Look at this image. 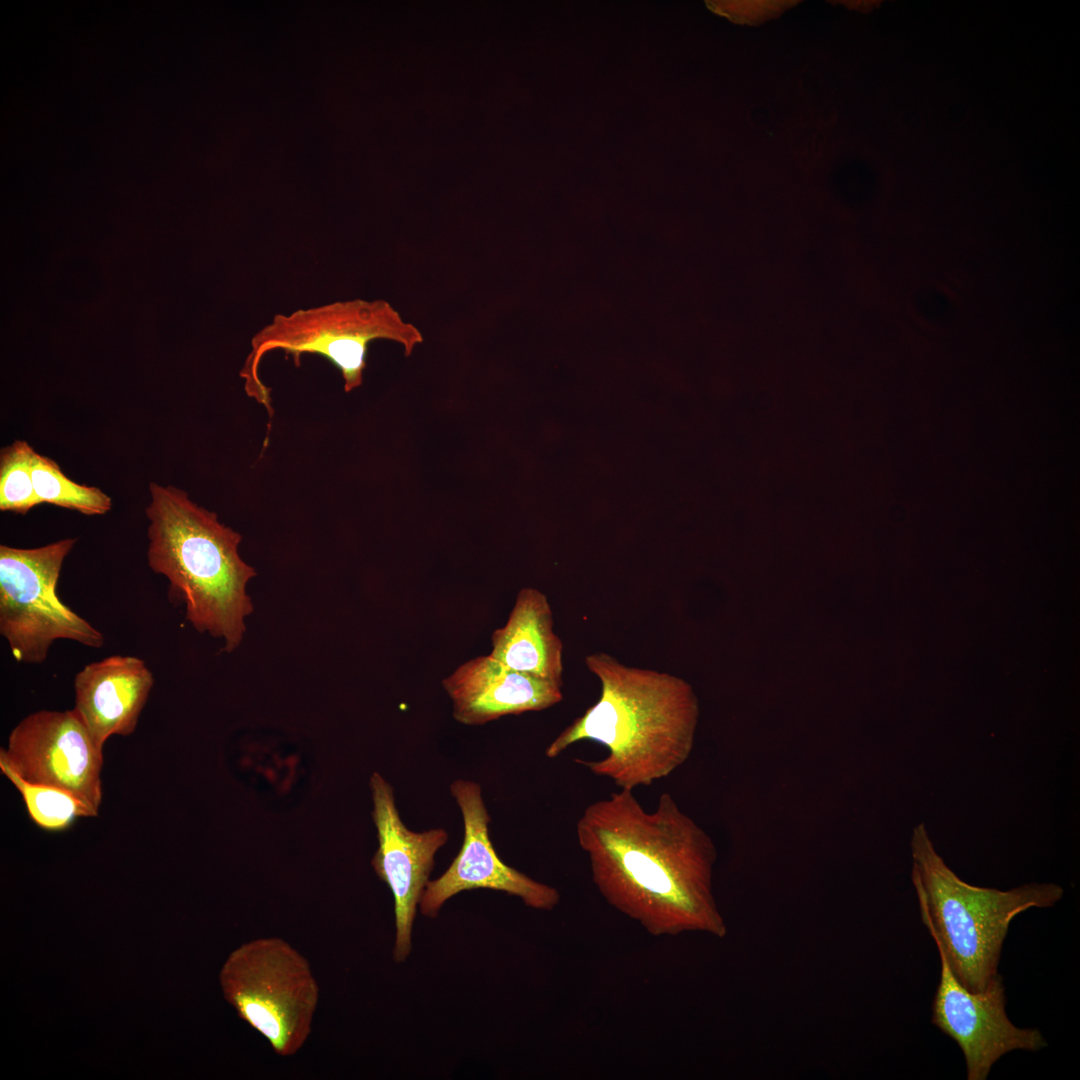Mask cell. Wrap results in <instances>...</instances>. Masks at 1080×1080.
Segmentation results:
<instances>
[{
	"instance_id": "1",
	"label": "cell",
	"mask_w": 1080,
	"mask_h": 1080,
	"mask_svg": "<svg viewBox=\"0 0 1080 1080\" xmlns=\"http://www.w3.org/2000/svg\"><path fill=\"white\" fill-rule=\"evenodd\" d=\"M576 833L600 895L648 934H727L712 891L713 844L669 793L648 811L620 789L589 804Z\"/></svg>"
},
{
	"instance_id": "2",
	"label": "cell",
	"mask_w": 1080,
	"mask_h": 1080,
	"mask_svg": "<svg viewBox=\"0 0 1080 1080\" xmlns=\"http://www.w3.org/2000/svg\"><path fill=\"white\" fill-rule=\"evenodd\" d=\"M584 662L599 681V698L550 743L545 755L554 758L574 743L594 741L607 755L575 761L622 790L669 776L692 749L698 719L692 687L675 675L629 666L605 652L589 654Z\"/></svg>"
},
{
	"instance_id": "3",
	"label": "cell",
	"mask_w": 1080,
	"mask_h": 1080,
	"mask_svg": "<svg viewBox=\"0 0 1080 1080\" xmlns=\"http://www.w3.org/2000/svg\"><path fill=\"white\" fill-rule=\"evenodd\" d=\"M145 509L147 563L169 582V596L185 606L195 630L222 639L232 652L254 608L247 594L255 569L239 554L242 536L182 489L149 484Z\"/></svg>"
},
{
	"instance_id": "4",
	"label": "cell",
	"mask_w": 1080,
	"mask_h": 1080,
	"mask_svg": "<svg viewBox=\"0 0 1080 1080\" xmlns=\"http://www.w3.org/2000/svg\"><path fill=\"white\" fill-rule=\"evenodd\" d=\"M911 854L922 922L956 978L972 992L985 991L998 975L1012 920L1030 908L1053 907L1064 895L1055 883L1005 891L968 884L938 854L924 824L913 830Z\"/></svg>"
},
{
	"instance_id": "5",
	"label": "cell",
	"mask_w": 1080,
	"mask_h": 1080,
	"mask_svg": "<svg viewBox=\"0 0 1080 1080\" xmlns=\"http://www.w3.org/2000/svg\"><path fill=\"white\" fill-rule=\"evenodd\" d=\"M375 340L396 342L409 356L424 339L420 330L385 300L337 301L277 314L251 339L240 371L245 392L273 414L270 389L263 384L259 367L263 357L274 350L291 356L296 366L304 354L326 358L341 373L345 392H351L363 383L368 348Z\"/></svg>"
},
{
	"instance_id": "6",
	"label": "cell",
	"mask_w": 1080,
	"mask_h": 1080,
	"mask_svg": "<svg viewBox=\"0 0 1080 1080\" xmlns=\"http://www.w3.org/2000/svg\"><path fill=\"white\" fill-rule=\"evenodd\" d=\"M219 982L238 1016L273 1051L296 1054L311 1034L319 986L307 959L279 937L244 942L224 962Z\"/></svg>"
},
{
	"instance_id": "7",
	"label": "cell",
	"mask_w": 1080,
	"mask_h": 1080,
	"mask_svg": "<svg viewBox=\"0 0 1080 1080\" xmlns=\"http://www.w3.org/2000/svg\"><path fill=\"white\" fill-rule=\"evenodd\" d=\"M77 542L37 548L0 545V634L17 662L40 664L56 640L101 648L103 634L58 597L63 562Z\"/></svg>"
},
{
	"instance_id": "8",
	"label": "cell",
	"mask_w": 1080,
	"mask_h": 1080,
	"mask_svg": "<svg viewBox=\"0 0 1080 1080\" xmlns=\"http://www.w3.org/2000/svg\"><path fill=\"white\" fill-rule=\"evenodd\" d=\"M0 759L24 780L64 789L99 813L103 749L73 710H41L23 718Z\"/></svg>"
},
{
	"instance_id": "9",
	"label": "cell",
	"mask_w": 1080,
	"mask_h": 1080,
	"mask_svg": "<svg viewBox=\"0 0 1080 1080\" xmlns=\"http://www.w3.org/2000/svg\"><path fill=\"white\" fill-rule=\"evenodd\" d=\"M936 946L941 977L931 1021L959 1045L967 1080L987 1079L993 1064L1009 1052H1037L1047 1046L1040 1030L1017 1027L1008 1018L1005 987L999 974L985 991L972 992L959 982L943 950Z\"/></svg>"
},
{
	"instance_id": "10",
	"label": "cell",
	"mask_w": 1080,
	"mask_h": 1080,
	"mask_svg": "<svg viewBox=\"0 0 1080 1080\" xmlns=\"http://www.w3.org/2000/svg\"><path fill=\"white\" fill-rule=\"evenodd\" d=\"M450 791L462 813L463 843L449 868L428 882L419 903L421 913L435 918L452 896L481 888L519 897L533 909L552 910L560 901L559 892L506 865L497 855L489 837L490 816L481 786L457 779Z\"/></svg>"
},
{
	"instance_id": "11",
	"label": "cell",
	"mask_w": 1080,
	"mask_h": 1080,
	"mask_svg": "<svg viewBox=\"0 0 1080 1080\" xmlns=\"http://www.w3.org/2000/svg\"><path fill=\"white\" fill-rule=\"evenodd\" d=\"M370 788L379 843L371 863L393 894L396 926L393 958L403 962L411 951L412 926L435 854L447 842L448 833L443 828L409 830L396 808L392 786L379 773L372 774Z\"/></svg>"
},
{
	"instance_id": "12",
	"label": "cell",
	"mask_w": 1080,
	"mask_h": 1080,
	"mask_svg": "<svg viewBox=\"0 0 1080 1080\" xmlns=\"http://www.w3.org/2000/svg\"><path fill=\"white\" fill-rule=\"evenodd\" d=\"M442 686L452 701L454 719L471 726L541 711L563 699L561 683L514 671L490 655L462 663Z\"/></svg>"
},
{
	"instance_id": "13",
	"label": "cell",
	"mask_w": 1080,
	"mask_h": 1080,
	"mask_svg": "<svg viewBox=\"0 0 1080 1080\" xmlns=\"http://www.w3.org/2000/svg\"><path fill=\"white\" fill-rule=\"evenodd\" d=\"M153 685V674L144 660L112 655L87 664L76 674L72 710L103 749L111 736L135 731Z\"/></svg>"
},
{
	"instance_id": "14",
	"label": "cell",
	"mask_w": 1080,
	"mask_h": 1080,
	"mask_svg": "<svg viewBox=\"0 0 1080 1080\" xmlns=\"http://www.w3.org/2000/svg\"><path fill=\"white\" fill-rule=\"evenodd\" d=\"M490 656L517 672L563 684V644L547 596L522 588L504 626L491 637Z\"/></svg>"
},
{
	"instance_id": "15",
	"label": "cell",
	"mask_w": 1080,
	"mask_h": 1080,
	"mask_svg": "<svg viewBox=\"0 0 1080 1080\" xmlns=\"http://www.w3.org/2000/svg\"><path fill=\"white\" fill-rule=\"evenodd\" d=\"M0 770L21 794L30 819L47 831H62L77 819L98 813L72 793L54 786L31 783L21 778L0 759Z\"/></svg>"
},
{
	"instance_id": "16",
	"label": "cell",
	"mask_w": 1080,
	"mask_h": 1080,
	"mask_svg": "<svg viewBox=\"0 0 1080 1080\" xmlns=\"http://www.w3.org/2000/svg\"><path fill=\"white\" fill-rule=\"evenodd\" d=\"M31 470L40 504H52L89 516L106 514L112 508L108 494L97 487L72 481L54 460L36 451L32 455Z\"/></svg>"
},
{
	"instance_id": "17",
	"label": "cell",
	"mask_w": 1080,
	"mask_h": 1080,
	"mask_svg": "<svg viewBox=\"0 0 1080 1080\" xmlns=\"http://www.w3.org/2000/svg\"><path fill=\"white\" fill-rule=\"evenodd\" d=\"M32 446L15 440L0 452V510L26 514L40 505L34 490L31 460Z\"/></svg>"
},
{
	"instance_id": "18",
	"label": "cell",
	"mask_w": 1080,
	"mask_h": 1080,
	"mask_svg": "<svg viewBox=\"0 0 1080 1080\" xmlns=\"http://www.w3.org/2000/svg\"><path fill=\"white\" fill-rule=\"evenodd\" d=\"M794 1H720L708 2L717 13L739 23L757 24L780 14Z\"/></svg>"
}]
</instances>
